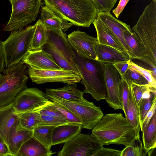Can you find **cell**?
<instances>
[{"mask_svg": "<svg viewBox=\"0 0 156 156\" xmlns=\"http://www.w3.org/2000/svg\"><path fill=\"white\" fill-rule=\"evenodd\" d=\"M92 133L103 146L115 144L126 147L140 135V132L120 113L103 116L92 129Z\"/></svg>", "mask_w": 156, "mask_h": 156, "instance_id": "6da1fadb", "label": "cell"}, {"mask_svg": "<svg viewBox=\"0 0 156 156\" xmlns=\"http://www.w3.org/2000/svg\"><path fill=\"white\" fill-rule=\"evenodd\" d=\"M73 61L79 71L80 81L85 87L83 92L90 94L98 101L105 100L107 91L103 63L83 56L73 48Z\"/></svg>", "mask_w": 156, "mask_h": 156, "instance_id": "7a4b0ae2", "label": "cell"}, {"mask_svg": "<svg viewBox=\"0 0 156 156\" xmlns=\"http://www.w3.org/2000/svg\"><path fill=\"white\" fill-rule=\"evenodd\" d=\"M45 5L73 25L89 27L99 12L90 0H43Z\"/></svg>", "mask_w": 156, "mask_h": 156, "instance_id": "3957f363", "label": "cell"}, {"mask_svg": "<svg viewBox=\"0 0 156 156\" xmlns=\"http://www.w3.org/2000/svg\"><path fill=\"white\" fill-rule=\"evenodd\" d=\"M132 30L145 47L147 63L156 67V0L152 1L145 7Z\"/></svg>", "mask_w": 156, "mask_h": 156, "instance_id": "277c9868", "label": "cell"}, {"mask_svg": "<svg viewBox=\"0 0 156 156\" xmlns=\"http://www.w3.org/2000/svg\"><path fill=\"white\" fill-rule=\"evenodd\" d=\"M26 69L21 61L5 68L0 75V108L11 104L20 92L28 88Z\"/></svg>", "mask_w": 156, "mask_h": 156, "instance_id": "5b68a950", "label": "cell"}, {"mask_svg": "<svg viewBox=\"0 0 156 156\" xmlns=\"http://www.w3.org/2000/svg\"><path fill=\"white\" fill-rule=\"evenodd\" d=\"M35 29L34 24L11 31L8 38L3 42L5 68L22 61L30 50Z\"/></svg>", "mask_w": 156, "mask_h": 156, "instance_id": "8992f818", "label": "cell"}, {"mask_svg": "<svg viewBox=\"0 0 156 156\" xmlns=\"http://www.w3.org/2000/svg\"><path fill=\"white\" fill-rule=\"evenodd\" d=\"M12 5L9 20L4 29L12 31L23 29L34 21L42 5L41 0H9Z\"/></svg>", "mask_w": 156, "mask_h": 156, "instance_id": "52a82bcc", "label": "cell"}, {"mask_svg": "<svg viewBox=\"0 0 156 156\" xmlns=\"http://www.w3.org/2000/svg\"><path fill=\"white\" fill-rule=\"evenodd\" d=\"M46 96L49 100L64 106L76 115L81 122L82 129H92L104 116L100 107L96 106L85 98L76 102Z\"/></svg>", "mask_w": 156, "mask_h": 156, "instance_id": "ba28073f", "label": "cell"}, {"mask_svg": "<svg viewBox=\"0 0 156 156\" xmlns=\"http://www.w3.org/2000/svg\"><path fill=\"white\" fill-rule=\"evenodd\" d=\"M103 146L92 133H79L65 143L58 156H94Z\"/></svg>", "mask_w": 156, "mask_h": 156, "instance_id": "9c48e42d", "label": "cell"}, {"mask_svg": "<svg viewBox=\"0 0 156 156\" xmlns=\"http://www.w3.org/2000/svg\"><path fill=\"white\" fill-rule=\"evenodd\" d=\"M46 94L35 87L27 88L20 92L11 105L15 114L36 110L51 104Z\"/></svg>", "mask_w": 156, "mask_h": 156, "instance_id": "30bf717a", "label": "cell"}, {"mask_svg": "<svg viewBox=\"0 0 156 156\" xmlns=\"http://www.w3.org/2000/svg\"><path fill=\"white\" fill-rule=\"evenodd\" d=\"M28 72L32 81L38 84L63 83L71 84L81 81L79 75L73 71L67 70H44L29 66Z\"/></svg>", "mask_w": 156, "mask_h": 156, "instance_id": "8fae6325", "label": "cell"}, {"mask_svg": "<svg viewBox=\"0 0 156 156\" xmlns=\"http://www.w3.org/2000/svg\"><path fill=\"white\" fill-rule=\"evenodd\" d=\"M102 63L107 91V96L105 100L108 105L115 110H122V105L119 92L121 75L113 63Z\"/></svg>", "mask_w": 156, "mask_h": 156, "instance_id": "7c38bea8", "label": "cell"}, {"mask_svg": "<svg viewBox=\"0 0 156 156\" xmlns=\"http://www.w3.org/2000/svg\"><path fill=\"white\" fill-rule=\"evenodd\" d=\"M67 38L73 49L80 55L89 58L98 60L95 50L97 37L77 30L69 34Z\"/></svg>", "mask_w": 156, "mask_h": 156, "instance_id": "4fadbf2b", "label": "cell"}, {"mask_svg": "<svg viewBox=\"0 0 156 156\" xmlns=\"http://www.w3.org/2000/svg\"><path fill=\"white\" fill-rule=\"evenodd\" d=\"M98 16L116 36L131 59V50L124 37V32L132 31L130 26L115 18L110 12H99Z\"/></svg>", "mask_w": 156, "mask_h": 156, "instance_id": "5bb4252c", "label": "cell"}, {"mask_svg": "<svg viewBox=\"0 0 156 156\" xmlns=\"http://www.w3.org/2000/svg\"><path fill=\"white\" fill-rule=\"evenodd\" d=\"M22 61L29 66L39 69H64L55 63L50 54L42 48L30 50Z\"/></svg>", "mask_w": 156, "mask_h": 156, "instance_id": "9a60e30c", "label": "cell"}, {"mask_svg": "<svg viewBox=\"0 0 156 156\" xmlns=\"http://www.w3.org/2000/svg\"><path fill=\"white\" fill-rule=\"evenodd\" d=\"M33 136V130L25 129L20 126L18 120L11 129L8 136L7 144L12 156L17 155L22 146Z\"/></svg>", "mask_w": 156, "mask_h": 156, "instance_id": "2e32d148", "label": "cell"}, {"mask_svg": "<svg viewBox=\"0 0 156 156\" xmlns=\"http://www.w3.org/2000/svg\"><path fill=\"white\" fill-rule=\"evenodd\" d=\"M41 20L47 29L58 31H66L73 24L62 18L48 9L46 5L41 7Z\"/></svg>", "mask_w": 156, "mask_h": 156, "instance_id": "e0dca14e", "label": "cell"}, {"mask_svg": "<svg viewBox=\"0 0 156 156\" xmlns=\"http://www.w3.org/2000/svg\"><path fill=\"white\" fill-rule=\"evenodd\" d=\"M81 124L69 123L56 126L52 136V146L65 143L80 133L82 129Z\"/></svg>", "mask_w": 156, "mask_h": 156, "instance_id": "ac0fdd59", "label": "cell"}, {"mask_svg": "<svg viewBox=\"0 0 156 156\" xmlns=\"http://www.w3.org/2000/svg\"><path fill=\"white\" fill-rule=\"evenodd\" d=\"M93 24L96 31L97 41L99 44L109 46L126 53L116 36L98 16Z\"/></svg>", "mask_w": 156, "mask_h": 156, "instance_id": "d6986e66", "label": "cell"}, {"mask_svg": "<svg viewBox=\"0 0 156 156\" xmlns=\"http://www.w3.org/2000/svg\"><path fill=\"white\" fill-rule=\"evenodd\" d=\"M95 50L98 60L101 62L114 63L131 59L126 52L111 46L99 44L95 46Z\"/></svg>", "mask_w": 156, "mask_h": 156, "instance_id": "ffe728a7", "label": "cell"}, {"mask_svg": "<svg viewBox=\"0 0 156 156\" xmlns=\"http://www.w3.org/2000/svg\"><path fill=\"white\" fill-rule=\"evenodd\" d=\"M14 112L11 104L0 108V137L7 144L9 133L18 121Z\"/></svg>", "mask_w": 156, "mask_h": 156, "instance_id": "44dd1931", "label": "cell"}, {"mask_svg": "<svg viewBox=\"0 0 156 156\" xmlns=\"http://www.w3.org/2000/svg\"><path fill=\"white\" fill-rule=\"evenodd\" d=\"M76 83L68 84L63 87L57 89L46 88V95L61 98L71 101H80L83 100L84 93L78 90Z\"/></svg>", "mask_w": 156, "mask_h": 156, "instance_id": "7402d4cb", "label": "cell"}, {"mask_svg": "<svg viewBox=\"0 0 156 156\" xmlns=\"http://www.w3.org/2000/svg\"><path fill=\"white\" fill-rule=\"evenodd\" d=\"M49 42L52 43L71 63L76 65L73 57V48L66 34L62 30L56 31L48 29Z\"/></svg>", "mask_w": 156, "mask_h": 156, "instance_id": "603a6c76", "label": "cell"}, {"mask_svg": "<svg viewBox=\"0 0 156 156\" xmlns=\"http://www.w3.org/2000/svg\"><path fill=\"white\" fill-rule=\"evenodd\" d=\"M55 153L32 136L22 146L17 156H51Z\"/></svg>", "mask_w": 156, "mask_h": 156, "instance_id": "cb8c5ba5", "label": "cell"}, {"mask_svg": "<svg viewBox=\"0 0 156 156\" xmlns=\"http://www.w3.org/2000/svg\"><path fill=\"white\" fill-rule=\"evenodd\" d=\"M124 37L131 50V59H138L147 63L145 48L136 34L132 31H126Z\"/></svg>", "mask_w": 156, "mask_h": 156, "instance_id": "d4e9b609", "label": "cell"}, {"mask_svg": "<svg viewBox=\"0 0 156 156\" xmlns=\"http://www.w3.org/2000/svg\"><path fill=\"white\" fill-rule=\"evenodd\" d=\"M42 48L50 54L55 63L62 69L73 71L79 75V71L76 65L70 62L51 42H49L44 45Z\"/></svg>", "mask_w": 156, "mask_h": 156, "instance_id": "484cf974", "label": "cell"}, {"mask_svg": "<svg viewBox=\"0 0 156 156\" xmlns=\"http://www.w3.org/2000/svg\"><path fill=\"white\" fill-rule=\"evenodd\" d=\"M35 29L32 38L30 50L41 49L49 42L48 30L41 19L35 24Z\"/></svg>", "mask_w": 156, "mask_h": 156, "instance_id": "4316f807", "label": "cell"}, {"mask_svg": "<svg viewBox=\"0 0 156 156\" xmlns=\"http://www.w3.org/2000/svg\"><path fill=\"white\" fill-rule=\"evenodd\" d=\"M128 82L129 83L130 89L127 109L125 114V118L133 127L140 132V128L138 117V108L132 90V83L130 82Z\"/></svg>", "mask_w": 156, "mask_h": 156, "instance_id": "83f0119b", "label": "cell"}, {"mask_svg": "<svg viewBox=\"0 0 156 156\" xmlns=\"http://www.w3.org/2000/svg\"><path fill=\"white\" fill-rule=\"evenodd\" d=\"M142 132L143 146L148 153L156 147V112Z\"/></svg>", "mask_w": 156, "mask_h": 156, "instance_id": "f1b7e54d", "label": "cell"}, {"mask_svg": "<svg viewBox=\"0 0 156 156\" xmlns=\"http://www.w3.org/2000/svg\"><path fill=\"white\" fill-rule=\"evenodd\" d=\"M38 109L15 114L18 116L19 124L22 128L33 130L38 126L40 115Z\"/></svg>", "mask_w": 156, "mask_h": 156, "instance_id": "f546056e", "label": "cell"}, {"mask_svg": "<svg viewBox=\"0 0 156 156\" xmlns=\"http://www.w3.org/2000/svg\"><path fill=\"white\" fill-rule=\"evenodd\" d=\"M56 126H38L33 130V136L46 147L51 149L52 146L51 138L52 133Z\"/></svg>", "mask_w": 156, "mask_h": 156, "instance_id": "4dcf8cb0", "label": "cell"}, {"mask_svg": "<svg viewBox=\"0 0 156 156\" xmlns=\"http://www.w3.org/2000/svg\"><path fill=\"white\" fill-rule=\"evenodd\" d=\"M140 136L136 137L132 142L122 151L120 156H145L148 152L140 140Z\"/></svg>", "mask_w": 156, "mask_h": 156, "instance_id": "1f68e13d", "label": "cell"}, {"mask_svg": "<svg viewBox=\"0 0 156 156\" xmlns=\"http://www.w3.org/2000/svg\"><path fill=\"white\" fill-rule=\"evenodd\" d=\"M129 67L138 71L143 75L149 82L150 87L156 89V73L152 70L147 69L138 65L131 59L128 61Z\"/></svg>", "mask_w": 156, "mask_h": 156, "instance_id": "d6a6232c", "label": "cell"}, {"mask_svg": "<svg viewBox=\"0 0 156 156\" xmlns=\"http://www.w3.org/2000/svg\"><path fill=\"white\" fill-rule=\"evenodd\" d=\"M125 78L128 82L132 84L149 86V82L140 73L133 68L129 67L125 76Z\"/></svg>", "mask_w": 156, "mask_h": 156, "instance_id": "836d02e7", "label": "cell"}, {"mask_svg": "<svg viewBox=\"0 0 156 156\" xmlns=\"http://www.w3.org/2000/svg\"><path fill=\"white\" fill-rule=\"evenodd\" d=\"M156 99V94L152 92L149 98L142 99L138 108V117L140 125L141 123L147 112L148 111L153 103Z\"/></svg>", "mask_w": 156, "mask_h": 156, "instance_id": "e575fe53", "label": "cell"}, {"mask_svg": "<svg viewBox=\"0 0 156 156\" xmlns=\"http://www.w3.org/2000/svg\"><path fill=\"white\" fill-rule=\"evenodd\" d=\"M121 78L119 85V92L122 105V110L125 114L127 109L130 85L129 83L126 80L125 76Z\"/></svg>", "mask_w": 156, "mask_h": 156, "instance_id": "d590c367", "label": "cell"}, {"mask_svg": "<svg viewBox=\"0 0 156 156\" xmlns=\"http://www.w3.org/2000/svg\"><path fill=\"white\" fill-rule=\"evenodd\" d=\"M38 126H58L69 122L68 121L40 114Z\"/></svg>", "mask_w": 156, "mask_h": 156, "instance_id": "8d00e7d4", "label": "cell"}, {"mask_svg": "<svg viewBox=\"0 0 156 156\" xmlns=\"http://www.w3.org/2000/svg\"><path fill=\"white\" fill-rule=\"evenodd\" d=\"M53 102L38 109L40 114L67 121L63 115L52 105Z\"/></svg>", "mask_w": 156, "mask_h": 156, "instance_id": "74e56055", "label": "cell"}, {"mask_svg": "<svg viewBox=\"0 0 156 156\" xmlns=\"http://www.w3.org/2000/svg\"><path fill=\"white\" fill-rule=\"evenodd\" d=\"M53 102V106L59 111L69 122L81 124L80 121L77 117L67 108L57 103Z\"/></svg>", "mask_w": 156, "mask_h": 156, "instance_id": "f35d334b", "label": "cell"}, {"mask_svg": "<svg viewBox=\"0 0 156 156\" xmlns=\"http://www.w3.org/2000/svg\"><path fill=\"white\" fill-rule=\"evenodd\" d=\"M99 12H110L114 7L117 0H90Z\"/></svg>", "mask_w": 156, "mask_h": 156, "instance_id": "ab89813d", "label": "cell"}, {"mask_svg": "<svg viewBox=\"0 0 156 156\" xmlns=\"http://www.w3.org/2000/svg\"><path fill=\"white\" fill-rule=\"evenodd\" d=\"M132 87L138 110L142 99L143 93L146 88L148 87L146 85H140L132 83Z\"/></svg>", "mask_w": 156, "mask_h": 156, "instance_id": "60d3db41", "label": "cell"}, {"mask_svg": "<svg viewBox=\"0 0 156 156\" xmlns=\"http://www.w3.org/2000/svg\"><path fill=\"white\" fill-rule=\"evenodd\" d=\"M156 99L154 100L151 108L146 113L140 125V128L142 131L147 127L150 122L152 116L156 112Z\"/></svg>", "mask_w": 156, "mask_h": 156, "instance_id": "b9f144b4", "label": "cell"}, {"mask_svg": "<svg viewBox=\"0 0 156 156\" xmlns=\"http://www.w3.org/2000/svg\"><path fill=\"white\" fill-rule=\"evenodd\" d=\"M122 151L105 148L103 146L94 154V156H120Z\"/></svg>", "mask_w": 156, "mask_h": 156, "instance_id": "7bdbcfd3", "label": "cell"}, {"mask_svg": "<svg viewBox=\"0 0 156 156\" xmlns=\"http://www.w3.org/2000/svg\"><path fill=\"white\" fill-rule=\"evenodd\" d=\"M128 61H121L113 63V66L121 75V77L125 76L128 69L129 65Z\"/></svg>", "mask_w": 156, "mask_h": 156, "instance_id": "ee69618b", "label": "cell"}, {"mask_svg": "<svg viewBox=\"0 0 156 156\" xmlns=\"http://www.w3.org/2000/svg\"><path fill=\"white\" fill-rule=\"evenodd\" d=\"M129 0H120L117 7L112 10V13L118 18Z\"/></svg>", "mask_w": 156, "mask_h": 156, "instance_id": "f6af8a7d", "label": "cell"}, {"mask_svg": "<svg viewBox=\"0 0 156 156\" xmlns=\"http://www.w3.org/2000/svg\"><path fill=\"white\" fill-rule=\"evenodd\" d=\"M12 156L8 146L0 137V156Z\"/></svg>", "mask_w": 156, "mask_h": 156, "instance_id": "bcb514c9", "label": "cell"}, {"mask_svg": "<svg viewBox=\"0 0 156 156\" xmlns=\"http://www.w3.org/2000/svg\"><path fill=\"white\" fill-rule=\"evenodd\" d=\"M5 68V60L3 42L0 41V75Z\"/></svg>", "mask_w": 156, "mask_h": 156, "instance_id": "7dc6e473", "label": "cell"}]
</instances>
